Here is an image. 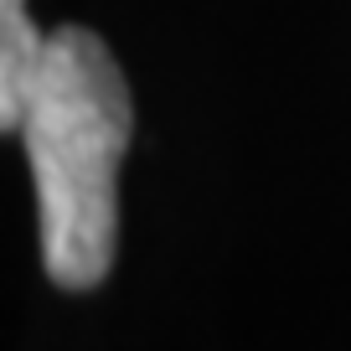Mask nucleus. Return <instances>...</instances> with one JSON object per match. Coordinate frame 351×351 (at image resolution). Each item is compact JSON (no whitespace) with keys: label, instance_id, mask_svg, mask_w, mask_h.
Masks as SVG:
<instances>
[{"label":"nucleus","instance_id":"f257e3e1","mask_svg":"<svg viewBox=\"0 0 351 351\" xmlns=\"http://www.w3.org/2000/svg\"><path fill=\"white\" fill-rule=\"evenodd\" d=\"M130 134V88L114 52L83 26L52 32L21 114V145L42 217V263L52 285L93 289L109 279L119 243V165Z\"/></svg>","mask_w":351,"mask_h":351},{"label":"nucleus","instance_id":"f03ea898","mask_svg":"<svg viewBox=\"0 0 351 351\" xmlns=\"http://www.w3.org/2000/svg\"><path fill=\"white\" fill-rule=\"evenodd\" d=\"M47 42L52 36L32 26L26 0H0V130L5 134H21V114L47 62Z\"/></svg>","mask_w":351,"mask_h":351}]
</instances>
